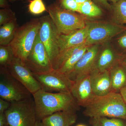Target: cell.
<instances>
[{
	"label": "cell",
	"mask_w": 126,
	"mask_h": 126,
	"mask_svg": "<svg viewBox=\"0 0 126 126\" xmlns=\"http://www.w3.org/2000/svg\"><path fill=\"white\" fill-rule=\"evenodd\" d=\"M33 96L39 121L57 112H77L79 109L71 93L49 92L41 89Z\"/></svg>",
	"instance_id": "obj_1"
},
{
	"label": "cell",
	"mask_w": 126,
	"mask_h": 126,
	"mask_svg": "<svg viewBox=\"0 0 126 126\" xmlns=\"http://www.w3.org/2000/svg\"><path fill=\"white\" fill-rule=\"evenodd\" d=\"M83 114L91 118L105 117L126 119V104L119 93L96 97L85 107Z\"/></svg>",
	"instance_id": "obj_2"
},
{
	"label": "cell",
	"mask_w": 126,
	"mask_h": 126,
	"mask_svg": "<svg viewBox=\"0 0 126 126\" xmlns=\"http://www.w3.org/2000/svg\"><path fill=\"white\" fill-rule=\"evenodd\" d=\"M40 18H34L19 27L9 45L15 57L24 63L33 48L38 35L40 27Z\"/></svg>",
	"instance_id": "obj_3"
},
{
	"label": "cell",
	"mask_w": 126,
	"mask_h": 126,
	"mask_svg": "<svg viewBox=\"0 0 126 126\" xmlns=\"http://www.w3.org/2000/svg\"><path fill=\"white\" fill-rule=\"evenodd\" d=\"M47 12L58 33L67 34L86 27L87 17L63 9L56 1L48 6Z\"/></svg>",
	"instance_id": "obj_4"
},
{
	"label": "cell",
	"mask_w": 126,
	"mask_h": 126,
	"mask_svg": "<svg viewBox=\"0 0 126 126\" xmlns=\"http://www.w3.org/2000/svg\"><path fill=\"white\" fill-rule=\"evenodd\" d=\"M4 113L10 126H35L38 121L33 96L23 101L11 102Z\"/></svg>",
	"instance_id": "obj_5"
},
{
	"label": "cell",
	"mask_w": 126,
	"mask_h": 126,
	"mask_svg": "<svg viewBox=\"0 0 126 126\" xmlns=\"http://www.w3.org/2000/svg\"><path fill=\"white\" fill-rule=\"evenodd\" d=\"M86 25L88 28V35L85 44L88 46L111 41L126 30V25L119 24L111 20L98 21L87 19Z\"/></svg>",
	"instance_id": "obj_6"
},
{
	"label": "cell",
	"mask_w": 126,
	"mask_h": 126,
	"mask_svg": "<svg viewBox=\"0 0 126 126\" xmlns=\"http://www.w3.org/2000/svg\"><path fill=\"white\" fill-rule=\"evenodd\" d=\"M32 96L6 68H0V98L12 102L23 101Z\"/></svg>",
	"instance_id": "obj_7"
},
{
	"label": "cell",
	"mask_w": 126,
	"mask_h": 126,
	"mask_svg": "<svg viewBox=\"0 0 126 126\" xmlns=\"http://www.w3.org/2000/svg\"><path fill=\"white\" fill-rule=\"evenodd\" d=\"M40 25L38 35L53 65L59 54V33L49 15L39 18Z\"/></svg>",
	"instance_id": "obj_8"
},
{
	"label": "cell",
	"mask_w": 126,
	"mask_h": 126,
	"mask_svg": "<svg viewBox=\"0 0 126 126\" xmlns=\"http://www.w3.org/2000/svg\"><path fill=\"white\" fill-rule=\"evenodd\" d=\"M32 73L40 84L42 90L49 92H71L74 81L64 74L54 69L44 73Z\"/></svg>",
	"instance_id": "obj_9"
},
{
	"label": "cell",
	"mask_w": 126,
	"mask_h": 126,
	"mask_svg": "<svg viewBox=\"0 0 126 126\" xmlns=\"http://www.w3.org/2000/svg\"><path fill=\"white\" fill-rule=\"evenodd\" d=\"M25 63L33 73H44L54 70L45 47L40 40L39 35Z\"/></svg>",
	"instance_id": "obj_10"
},
{
	"label": "cell",
	"mask_w": 126,
	"mask_h": 126,
	"mask_svg": "<svg viewBox=\"0 0 126 126\" xmlns=\"http://www.w3.org/2000/svg\"><path fill=\"white\" fill-rule=\"evenodd\" d=\"M6 68L12 76L20 82L32 95L42 89L40 84L34 77L32 72L20 59L15 57Z\"/></svg>",
	"instance_id": "obj_11"
},
{
	"label": "cell",
	"mask_w": 126,
	"mask_h": 126,
	"mask_svg": "<svg viewBox=\"0 0 126 126\" xmlns=\"http://www.w3.org/2000/svg\"><path fill=\"white\" fill-rule=\"evenodd\" d=\"M102 44L89 46L86 52L79 60L73 70L68 75L73 81L90 74L94 70L98 52Z\"/></svg>",
	"instance_id": "obj_12"
},
{
	"label": "cell",
	"mask_w": 126,
	"mask_h": 126,
	"mask_svg": "<svg viewBox=\"0 0 126 126\" xmlns=\"http://www.w3.org/2000/svg\"><path fill=\"white\" fill-rule=\"evenodd\" d=\"M122 55L112 44L111 41L102 44L94 70L101 72L109 71L121 61Z\"/></svg>",
	"instance_id": "obj_13"
},
{
	"label": "cell",
	"mask_w": 126,
	"mask_h": 126,
	"mask_svg": "<svg viewBox=\"0 0 126 126\" xmlns=\"http://www.w3.org/2000/svg\"><path fill=\"white\" fill-rule=\"evenodd\" d=\"M70 93L79 107L85 108L92 102L97 96L93 92L90 74L74 81Z\"/></svg>",
	"instance_id": "obj_14"
},
{
	"label": "cell",
	"mask_w": 126,
	"mask_h": 126,
	"mask_svg": "<svg viewBox=\"0 0 126 126\" xmlns=\"http://www.w3.org/2000/svg\"><path fill=\"white\" fill-rule=\"evenodd\" d=\"M90 76L93 92L96 96H103L112 92L109 71L94 70Z\"/></svg>",
	"instance_id": "obj_15"
},
{
	"label": "cell",
	"mask_w": 126,
	"mask_h": 126,
	"mask_svg": "<svg viewBox=\"0 0 126 126\" xmlns=\"http://www.w3.org/2000/svg\"><path fill=\"white\" fill-rule=\"evenodd\" d=\"M88 35V28L86 25L84 28L76 30L67 34H59L58 43L60 52L85 44Z\"/></svg>",
	"instance_id": "obj_16"
},
{
	"label": "cell",
	"mask_w": 126,
	"mask_h": 126,
	"mask_svg": "<svg viewBox=\"0 0 126 126\" xmlns=\"http://www.w3.org/2000/svg\"><path fill=\"white\" fill-rule=\"evenodd\" d=\"M76 112L60 111L43 118L41 121L43 126H70L77 119Z\"/></svg>",
	"instance_id": "obj_17"
},
{
	"label": "cell",
	"mask_w": 126,
	"mask_h": 126,
	"mask_svg": "<svg viewBox=\"0 0 126 126\" xmlns=\"http://www.w3.org/2000/svg\"><path fill=\"white\" fill-rule=\"evenodd\" d=\"M112 92L119 93L126 86V68L121 61L109 70Z\"/></svg>",
	"instance_id": "obj_18"
},
{
	"label": "cell",
	"mask_w": 126,
	"mask_h": 126,
	"mask_svg": "<svg viewBox=\"0 0 126 126\" xmlns=\"http://www.w3.org/2000/svg\"><path fill=\"white\" fill-rule=\"evenodd\" d=\"M16 18L0 27V45H9L19 28Z\"/></svg>",
	"instance_id": "obj_19"
},
{
	"label": "cell",
	"mask_w": 126,
	"mask_h": 126,
	"mask_svg": "<svg viewBox=\"0 0 126 126\" xmlns=\"http://www.w3.org/2000/svg\"><path fill=\"white\" fill-rule=\"evenodd\" d=\"M89 46H86L72 54L61 64L57 70H55L68 76L84 54Z\"/></svg>",
	"instance_id": "obj_20"
},
{
	"label": "cell",
	"mask_w": 126,
	"mask_h": 126,
	"mask_svg": "<svg viewBox=\"0 0 126 126\" xmlns=\"http://www.w3.org/2000/svg\"><path fill=\"white\" fill-rule=\"evenodd\" d=\"M112 19L113 22L126 25V0H119L112 5Z\"/></svg>",
	"instance_id": "obj_21"
},
{
	"label": "cell",
	"mask_w": 126,
	"mask_h": 126,
	"mask_svg": "<svg viewBox=\"0 0 126 126\" xmlns=\"http://www.w3.org/2000/svg\"><path fill=\"white\" fill-rule=\"evenodd\" d=\"M79 14H81L87 18H95L102 15L101 9L92 0L79 4Z\"/></svg>",
	"instance_id": "obj_22"
},
{
	"label": "cell",
	"mask_w": 126,
	"mask_h": 126,
	"mask_svg": "<svg viewBox=\"0 0 126 126\" xmlns=\"http://www.w3.org/2000/svg\"><path fill=\"white\" fill-rule=\"evenodd\" d=\"M92 126H126L124 119L100 117L91 118Z\"/></svg>",
	"instance_id": "obj_23"
},
{
	"label": "cell",
	"mask_w": 126,
	"mask_h": 126,
	"mask_svg": "<svg viewBox=\"0 0 126 126\" xmlns=\"http://www.w3.org/2000/svg\"><path fill=\"white\" fill-rule=\"evenodd\" d=\"M15 58L12 50L10 45H0V68H7Z\"/></svg>",
	"instance_id": "obj_24"
},
{
	"label": "cell",
	"mask_w": 126,
	"mask_h": 126,
	"mask_svg": "<svg viewBox=\"0 0 126 126\" xmlns=\"http://www.w3.org/2000/svg\"><path fill=\"white\" fill-rule=\"evenodd\" d=\"M28 10L31 14L34 15H40L47 12L43 0H30L28 5Z\"/></svg>",
	"instance_id": "obj_25"
},
{
	"label": "cell",
	"mask_w": 126,
	"mask_h": 126,
	"mask_svg": "<svg viewBox=\"0 0 126 126\" xmlns=\"http://www.w3.org/2000/svg\"><path fill=\"white\" fill-rule=\"evenodd\" d=\"M16 17V13L10 8L0 10V26L13 20Z\"/></svg>",
	"instance_id": "obj_26"
},
{
	"label": "cell",
	"mask_w": 126,
	"mask_h": 126,
	"mask_svg": "<svg viewBox=\"0 0 126 126\" xmlns=\"http://www.w3.org/2000/svg\"><path fill=\"white\" fill-rule=\"evenodd\" d=\"M56 1L63 9L79 13V4L75 0H56Z\"/></svg>",
	"instance_id": "obj_27"
},
{
	"label": "cell",
	"mask_w": 126,
	"mask_h": 126,
	"mask_svg": "<svg viewBox=\"0 0 126 126\" xmlns=\"http://www.w3.org/2000/svg\"><path fill=\"white\" fill-rule=\"evenodd\" d=\"M116 49L121 53H126V30L115 37Z\"/></svg>",
	"instance_id": "obj_28"
},
{
	"label": "cell",
	"mask_w": 126,
	"mask_h": 126,
	"mask_svg": "<svg viewBox=\"0 0 126 126\" xmlns=\"http://www.w3.org/2000/svg\"><path fill=\"white\" fill-rule=\"evenodd\" d=\"M93 1L107 10L110 11H111L112 5L107 0H93Z\"/></svg>",
	"instance_id": "obj_29"
},
{
	"label": "cell",
	"mask_w": 126,
	"mask_h": 126,
	"mask_svg": "<svg viewBox=\"0 0 126 126\" xmlns=\"http://www.w3.org/2000/svg\"><path fill=\"white\" fill-rule=\"evenodd\" d=\"M10 105V102L0 98V113H4Z\"/></svg>",
	"instance_id": "obj_30"
},
{
	"label": "cell",
	"mask_w": 126,
	"mask_h": 126,
	"mask_svg": "<svg viewBox=\"0 0 126 126\" xmlns=\"http://www.w3.org/2000/svg\"><path fill=\"white\" fill-rule=\"evenodd\" d=\"M0 126H10L4 113H0Z\"/></svg>",
	"instance_id": "obj_31"
},
{
	"label": "cell",
	"mask_w": 126,
	"mask_h": 126,
	"mask_svg": "<svg viewBox=\"0 0 126 126\" xmlns=\"http://www.w3.org/2000/svg\"><path fill=\"white\" fill-rule=\"evenodd\" d=\"M9 0H0V7L2 9L10 8Z\"/></svg>",
	"instance_id": "obj_32"
},
{
	"label": "cell",
	"mask_w": 126,
	"mask_h": 126,
	"mask_svg": "<svg viewBox=\"0 0 126 126\" xmlns=\"http://www.w3.org/2000/svg\"><path fill=\"white\" fill-rule=\"evenodd\" d=\"M119 93L121 95L123 100L126 104V86L120 90Z\"/></svg>",
	"instance_id": "obj_33"
},
{
	"label": "cell",
	"mask_w": 126,
	"mask_h": 126,
	"mask_svg": "<svg viewBox=\"0 0 126 126\" xmlns=\"http://www.w3.org/2000/svg\"><path fill=\"white\" fill-rule=\"evenodd\" d=\"M121 62L126 68V53L124 54H123Z\"/></svg>",
	"instance_id": "obj_34"
},
{
	"label": "cell",
	"mask_w": 126,
	"mask_h": 126,
	"mask_svg": "<svg viewBox=\"0 0 126 126\" xmlns=\"http://www.w3.org/2000/svg\"><path fill=\"white\" fill-rule=\"evenodd\" d=\"M75 0L78 4H80L86 2V1L88 0Z\"/></svg>",
	"instance_id": "obj_35"
},
{
	"label": "cell",
	"mask_w": 126,
	"mask_h": 126,
	"mask_svg": "<svg viewBox=\"0 0 126 126\" xmlns=\"http://www.w3.org/2000/svg\"><path fill=\"white\" fill-rule=\"evenodd\" d=\"M43 126L41 121L38 120L36 121V126Z\"/></svg>",
	"instance_id": "obj_36"
},
{
	"label": "cell",
	"mask_w": 126,
	"mask_h": 126,
	"mask_svg": "<svg viewBox=\"0 0 126 126\" xmlns=\"http://www.w3.org/2000/svg\"><path fill=\"white\" fill-rule=\"evenodd\" d=\"M25 0H9V2H13L15 1H24Z\"/></svg>",
	"instance_id": "obj_37"
},
{
	"label": "cell",
	"mask_w": 126,
	"mask_h": 126,
	"mask_svg": "<svg viewBox=\"0 0 126 126\" xmlns=\"http://www.w3.org/2000/svg\"><path fill=\"white\" fill-rule=\"evenodd\" d=\"M109 0L111 1L113 3H114L119 1V0Z\"/></svg>",
	"instance_id": "obj_38"
},
{
	"label": "cell",
	"mask_w": 126,
	"mask_h": 126,
	"mask_svg": "<svg viewBox=\"0 0 126 126\" xmlns=\"http://www.w3.org/2000/svg\"><path fill=\"white\" fill-rule=\"evenodd\" d=\"M84 126V125H83V124H79V125H77V126Z\"/></svg>",
	"instance_id": "obj_39"
}]
</instances>
